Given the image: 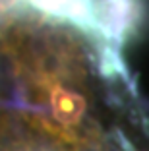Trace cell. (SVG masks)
Segmentation results:
<instances>
[{
    "label": "cell",
    "mask_w": 149,
    "mask_h": 151,
    "mask_svg": "<svg viewBox=\"0 0 149 151\" xmlns=\"http://www.w3.org/2000/svg\"><path fill=\"white\" fill-rule=\"evenodd\" d=\"M19 0H0V10H6V8H12L16 6Z\"/></svg>",
    "instance_id": "4"
},
{
    "label": "cell",
    "mask_w": 149,
    "mask_h": 151,
    "mask_svg": "<svg viewBox=\"0 0 149 151\" xmlns=\"http://www.w3.org/2000/svg\"><path fill=\"white\" fill-rule=\"evenodd\" d=\"M50 105H53L54 118L62 124H76L85 112V99L79 93L64 87H58L53 91Z\"/></svg>",
    "instance_id": "3"
},
{
    "label": "cell",
    "mask_w": 149,
    "mask_h": 151,
    "mask_svg": "<svg viewBox=\"0 0 149 151\" xmlns=\"http://www.w3.org/2000/svg\"><path fill=\"white\" fill-rule=\"evenodd\" d=\"M136 16V0H103L95 12L97 25L112 39H120Z\"/></svg>",
    "instance_id": "2"
},
{
    "label": "cell",
    "mask_w": 149,
    "mask_h": 151,
    "mask_svg": "<svg viewBox=\"0 0 149 151\" xmlns=\"http://www.w3.org/2000/svg\"><path fill=\"white\" fill-rule=\"evenodd\" d=\"M33 8L54 16V18L72 22L79 27H95V8L91 0H27Z\"/></svg>",
    "instance_id": "1"
}]
</instances>
